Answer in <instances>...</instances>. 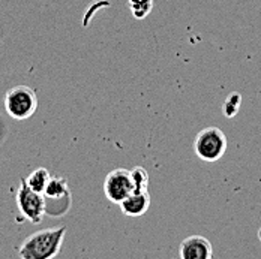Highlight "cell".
<instances>
[{"mask_svg":"<svg viewBox=\"0 0 261 259\" xmlns=\"http://www.w3.org/2000/svg\"><path fill=\"white\" fill-rule=\"evenodd\" d=\"M50 177L51 176H50V172L45 168H38L33 172H30V176L26 179V183L32 190H35L38 193H44Z\"/></svg>","mask_w":261,"mask_h":259,"instance_id":"9","label":"cell"},{"mask_svg":"<svg viewBox=\"0 0 261 259\" xmlns=\"http://www.w3.org/2000/svg\"><path fill=\"white\" fill-rule=\"evenodd\" d=\"M66 234V226L32 234L20 247L23 259H51L59 255Z\"/></svg>","mask_w":261,"mask_h":259,"instance_id":"1","label":"cell"},{"mask_svg":"<svg viewBox=\"0 0 261 259\" xmlns=\"http://www.w3.org/2000/svg\"><path fill=\"white\" fill-rule=\"evenodd\" d=\"M17 204L21 214L32 223H41L45 216V198L44 193H38L27 186L26 179H21L17 193Z\"/></svg>","mask_w":261,"mask_h":259,"instance_id":"4","label":"cell"},{"mask_svg":"<svg viewBox=\"0 0 261 259\" xmlns=\"http://www.w3.org/2000/svg\"><path fill=\"white\" fill-rule=\"evenodd\" d=\"M45 201L48 199L50 203H59L69 199V187L68 182L63 177H50L47 183V187L44 190Z\"/></svg>","mask_w":261,"mask_h":259,"instance_id":"8","label":"cell"},{"mask_svg":"<svg viewBox=\"0 0 261 259\" xmlns=\"http://www.w3.org/2000/svg\"><path fill=\"white\" fill-rule=\"evenodd\" d=\"M228 149L227 135L215 126L200 130L194 139V152L203 162L213 163L225 155Z\"/></svg>","mask_w":261,"mask_h":259,"instance_id":"2","label":"cell"},{"mask_svg":"<svg viewBox=\"0 0 261 259\" xmlns=\"http://www.w3.org/2000/svg\"><path fill=\"white\" fill-rule=\"evenodd\" d=\"M5 108L8 114L15 120L30 119L38 109L36 93L27 85H17L6 92Z\"/></svg>","mask_w":261,"mask_h":259,"instance_id":"3","label":"cell"},{"mask_svg":"<svg viewBox=\"0 0 261 259\" xmlns=\"http://www.w3.org/2000/svg\"><path fill=\"white\" fill-rule=\"evenodd\" d=\"M128 5L137 20H144L153 9V0H128Z\"/></svg>","mask_w":261,"mask_h":259,"instance_id":"10","label":"cell"},{"mask_svg":"<svg viewBox=\"0 0 261 259\" xmlns=\"http://www.w3.org/2000/svg\"><path fill=\"white\" fill-rule=\"evenodd\" d=\"M132 192L134 182L129 169L119 168L108 172L104 180V193L107 199H110L114 204H120Z\"/></svg>","mask_w":261,"mask_h":259,"instance_id":"5","label":"cell"},{"mask_svg":"<svg viewBox=\"0 0 261 259\" xmlns=\"http://www.w3.org/2000/svg\"><path fill=\"white\" fill-rule=\"evenodd\" d=\"M132 182H134V190H147L149 187V172L143 166H135L130 171Z\"/></svg>","mask_w":261,"mask_h":259,"instance_id":"11","label":"cell"},{"mask_svg":"<svg viewBox=\"0 0 261 259\" xmlns=\"http://www.w3.org/2000/svg\"><path fill=\"white\" fill-rule=\"evenodd\" d=\"M119 206L125 216L140 217L150 207V195L147 190H134Z\"/></svg>","mask_w":261,"mask_h":259,"instance_id":"7","label":"cell"},{"mask_svg":"<svg viewBox=\"0 0 261 259\" xmlns=\"http://www.w3.org/2000/svg\"><path fill=\"white\" fill-rule=\"evenodd\" d=\"M258 238H260V241H261V228H260V231H258Z\"/></svg>","mask_w":261,"mask_h":259,"instance_id":"13","label":"cell"},{"mask_svg":"<svg viewBox=\"0 0 261 259\" xmlns=\"http://www.w3.org/2000/svg\"><path fill=\"white\" fill-rule=\"evenodd\" d=\"M240 102H242V96L240 95H237V93L230 95L225 99V104H224V114H225V117H228V119L234 117L236 114H237V111H239V108H240Z\"/></svg>","mask_w":261,"mask_h":259,"instance_id":"12","label":"cell"},{"mask_svg":"<svg viewBox=\"0 0 261 259\" xmlns=\"http://www.w3.org/2000/svg\"><path fill=\"white\" fill-rule=\"evenodd\" d=\"M179 256L182 259H212L213 247L207 238L201 235H192L180 243Z\"/></svg>","mask_w":261,"mask_h":259,"instance_id":"6","label":"cell"}]
</instances>
